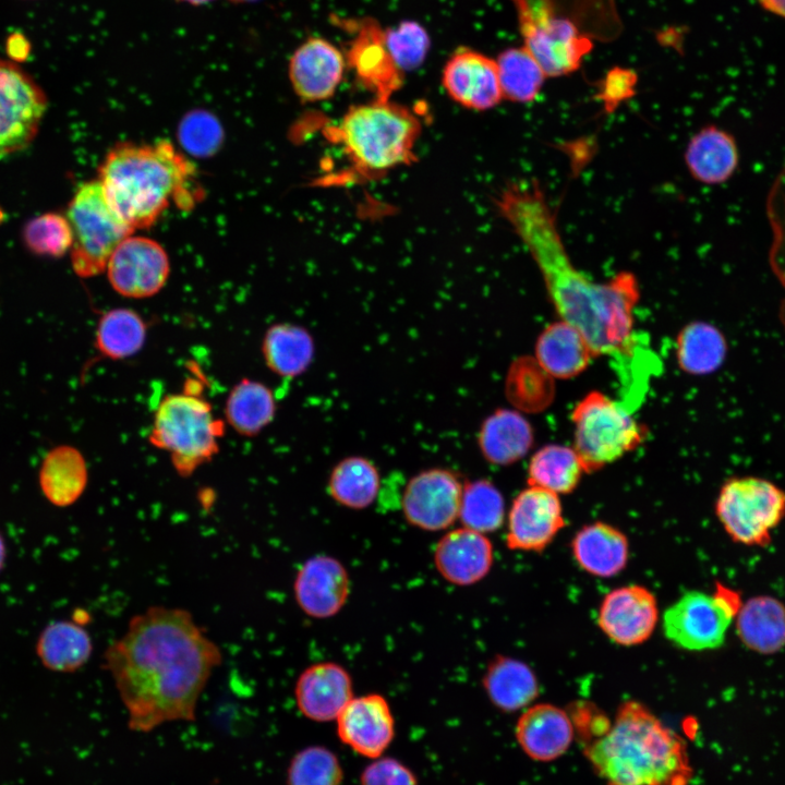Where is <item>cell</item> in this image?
Wrapping results in <instances>:
<instances>
[{
	"instance_id": "cell-1",
	"label": "cell",
	"mask_w": 785,
	"mask_h": 785,
	"mask_svg": "<svg viewBox=\"0 0 785 785\" xmlns=\"http://www.w3.org/2000/svg\"><path fill=\"white\" fill-rule=\"evenodd\" d=\"M498 213L532 256L560 321L583 337L593 357L608 359L620 384V402L632 411L643 400L654 366L648 341L633 327L636 277L621 271L596 282L578 269L539 183L508 191Z\"/></svg>"
},
{
	"instance_id": "cell-2",
	"label": "cell",
	"mask_w": 785,
	"mask_h": 785,
	"mask_svg": "<svg viewBox=\"0 0 785 785\" xmlns=\"http://www.w3.org/2000/svg\"><path fill=\"white\" fill-rule=\"evenodd\" d=\"M222 662L219 645L183 608L154 605L130 618L104 652L133 732L194 721L198 698Z\"/></svg>"
},
{
	"instance_id": "cell-3",
	"label": "cell",
	"mask_w": 785,
	"mask_h": 785,
	"mask_svg": "<svg viewBox=\"0 0 785 785\" xmlns=\"http://www.w3.org/2000/svg\"><path fill=\"white\" fill-rule=\"evenodd\" d=\"M582 752L605 785H689L692 766L685 740L645 705H619L600 736Z\"/></svg>"
},
{
	"instance_id": "cell-4",
	"label": "cell",
	"mask_w": 785,
	"mask_h": 785,
	"mask_svg": "<svg viewBox=\"0 0 785 785\" xmlns=\"http://www.w3.org/2000/svg\"><path fill=\"white\" fill-rule=\"evenodd\" d=\"M98 173L109 206L133 230L154 225L172 202L189 209L198 200L194 167L167 140L118 144Z\"/></svg>"
},
{
	"instance_id": "cell-5",
	"label": "cell",
	"mask_w": 785,
	"mask_h": 785,
	"mask_svg": "<svg viewBox=\"0 0 785 785\" xmlns=\"http://www.w3.org/2000/svg\"><path fill=\"white\" fill-rule=\"evenodd\" d=\"M358 174L376 178L414 158L421 121L390 100L352 106L328 131Z\"/></svg>"
},
{
	"instance_id": "cell-6",
	"label": "cell",
	"mask_w": 785,
	"mask_h": 785,
	"mask_svg": "<svg viewBox=\"0 0 785 785\" xmlns=\"http://www.w3.org/2000/svg\"><path fill=\"white\" fill-rule=\"evenodd\" d=\"M224 432L225 422L214 416L210 403L185 391L159 401L148 440L170 455L179 475L189 476L218 454Z\"/></svg>"
},
{
	"instance_id": "cell-7",
	"label": "cell",
	"mask_w": 785,
	"mask_h": 785,
	"mask_svg": "<svg viewBox=\"0 0 785 785\" xmlns=\"http://www.w3.org/2000/svg\"><path fill=\"white\" fill-rule=\"evenodd\" d=\"M620 401L591 391L575 407V446L584 472L597 471L635 450L645 430Z\"/></svg>"
},
{
	"instance_id": "cell-8",
	"label": "cell",
	"mask_w": 785,
	"mask_h": 785,
	"mask_svg": "<svg viewBox=\"0 0 785 785\" xmlns=\"http://www.w3.org/2000/svg\"><path fill=\"white\" fill-rule=\"evenodd\" d=\"M518 13L524 48L546 77H558L579 69L593 43L552 0H512Z\"/></svg>"
},
{
	"instance_id": "cell-9",
	"label": "cell",
	"mask_w": 785,
	"mask_h": 785,
	"mask_svg": "<svg viewBox=\"0 0 785 785\" xmlns=\"http://www.w3.org/2000/svg\"><path fill=\"white\" fill-rule=\"evenodd\" d=\"M715 514L733 542L765 547L785 518V491L760 476H733L718 492Z\"/></svg>"
},
{
	"instance_id": "cell-10",
	"label": "cell",
	"mask_w": 785,
	"mask_h": 785,
	"mask_svg": "<svg viewBox=\"0 0 785 785\" xmlns=\"http://www.w3.org/2000/svg\"><path fill=\"white\" fill-rule=\"evenodd\" d=\"M67 218L73 233L72 267L83 278L106 270L117 246L134 231L111 209L98 180L80 185Z\"/></svg>"
},
{
	"instance_id": "cell-11",
	"label": "cell",
	"mask_w": 785,
	"mask_h": 785,
	"mask_svg": "<svg viewBox=\"0 0 785 785\" xmlns=\"http://www.w3.org/2000/svg\"><path fill=\"white\" fill-rule=\"evenodd\" d=\"M742 605L739 592L721 583L713 594L685 593L663 616V630L674 644L689 651L720 648Z\"/></svg>"
},
{
	"instance_id": "cell-12",
	"label": "cell",
	"mask_w": 785,
	"mask_h": 785,
	"mask_svg": "<svg viewBox=\"0 0 785 785\" xmlns=\"http://www.w3.org/2000/svg\"><path fill=\"white\" fill-rule=\"evenodd\" d=\"M47 97L16 62L0 59V156L25 148L35 137Z\"/></svg>"
},
{
	"instance_id": "cell-13",
	"label": "cell",
	"mask_w": 785,
	"mask_h": 785,
	"mask_svg": "<svg viewBox=\"0 0 785 785\" xmlns=\"http://www.w3.org/2000/svg\"><path fill=\"white\" fill-rule=\"evenodd\" d=\"M463 484L456 473L433 468L413 475L401 493L407 522L428 532L449 529L458 519Z\"/></svg>"
},
{
	"instance_id": "cell-14",
	"label": "cell",
	"mask_w": 785,
	"mask_h": 785,
	"mask_svg": "<svg viewBox=\"0 0 785 785\" xmlns=\"http://www.w3.org/2000/svg\"><path fill=\"white\" fill-rule=\"evenodd\" d=\"M106 270L111 287L119 294L144 299L162 289L169 277L170 263L158 242L129 235L110 256Z\"/></svg>"
},
{
	"instance_id": "cell-15",
	"label": "cell",
	"mask_w": 785,
	"mask_h": 785,
	"mask_svg": "<svg viewBox=\"0 0 785 785\" xmlns=\"http://www.w3.org/2000/svg\"><path fill=\"white\" fill-rule=\"evenodd\" d=\"M564 526L558 495L530 485L512 500L506 544L510 550L541 552Z\"/></svg>"
},
{
	"instance_id": "cell-16",
	"label": "cell",
	"mask_w": 785,
	"mask_h": 785,
	"mask_svg": "<svg viewBox=\"0 0 785 785\" xmlns=\"http://www.w3.org/2000/svg\"><path fill=\"white\" fill-rule=\"evenodd\" d=\"M348 23L354 28L355 36L347 50V64L375 99L389 100L402 85V72L387 49L385 31L369 17Z\"/></svg>"
},
{
	"instance_id": "cell-17",
	"label": "cell",
	"mask_w": 785,
	"mask_h": 785,
	"mask_svg": "<svg viewBox=\"0 0 785 785\" xmlns=\"http://www.w3.org/2000/svg\"><path fill=\"white\" fill-rule=\"evenodd\" d=\"M340 741L355 753L376 759L395 737V718L386 698L379 693L353 697L336 718Z\"/></svg>"
},
{
	"instance_id": "cell-18",
	"label": "cell",
	"mask_w": 785,
	"mask_h": 785,
	"mask_svg": "<svg viewBox=\"0 0 785 785\" xmlns=\"http://www.w3.org/2000/svg\"><path fill=\"white\" fill-rule=\"evenodd\" d=\"M659 607L655 596L641 585L620 587L608 592L599 608L597 624L615 643L637 645L655 629Z\"/></svg>"
},
{
	"instance_id": "cell-19",
	"label": "cell",
	"mask_w": 785,
	"mask_h": 785,
	"mask_svg": "<svg viewBox=\"0 0 785 785\" xmlns=\"http://www.w3.org/2000/svg\"><path fill=\"white\" fill-rule=\"evenodd\" d=\"M443 87L457 104L485 111L503 99L495 60L470 48H458L445 63Z\"/></svg>"
},
{
	"instance_id": "cell-20",
	"label": "cell",
	"mask_w": 785,
	"mask_h": 785,
	"mask_svg": "<svg viewBox=\"0 0 785 785\" xmlns=\"http://www.w3.org/2000/svg\"><path fill=\"white\" fill-rule=\"evenodd\" d=\"M293 592L297 604L307 616L329 618L347 603L350 594L349 573L337 558L315 555L298 570Z\"/></svg>"
},
{
	"instance_id": "cell-21",
	"label": "cell",
	"mask_w": 785,
	"mask_h": 785,
	"mask_svg": "<svg viewBox=\"0 0 785 785\" xmlns=\"http://www.w3.org/2000/svg\"><path fill=\"white\" fill-rule=\"evenodd\" d=\"M346 67L341 51L322 37H310L292 53L288 74L297 96L306 102L330 98Z\"/></svg>"
},
{
	"instance_id": "cell-22",
	"label": "cell",
	"mask_w": 785,
	"mask_h": 785,
	"mask_svg": "<svg viewBox=\"0 0 785 785\" xmlns=\"http://www.w3.org/2000/svg\"><path fill=\"white\" fill-rule=\"evenodd\" d=\"M434 566L447 582L467 587L481 581L490 572L494 551L484 533L460 527L446 532L433 552Z\"/></svg>"
},
{
	"instance_id": "cell-23",
	"label": "cell",
	"mask_w": 785,
	"mask_h": 785,
	"mask_svg": "<svg viewBox=\"0 0 785 785\" xmlns=\"http://www.w3.org/2000/svg\"><path fill=\"white\" fill-rule=\"evenodd\" d=\"M353 697L350 674L335 662L310 665L295 681L297 706L303 716L314 722L336 721Z\"/></svg>"
},
{
	"instance_id": "cell-24",
	"label": "cell",
	"mask_w": 785,
	"mask_h": 785,
	"mask_svg": "<svg viewBox=\"0 0 785 785\" xmlns=\"http://www.w3.org/2000/svg\"><path fill=\"white\" fill-rule=\"evenodd\" d=\"M575 733L569 713L551 703L527 708L515 728L521 750L538 762H552L564 756L573 741Z\"/></svg>"
},
{
	"instance_id": "cell-25",
	"label": "cell",
	"mask_w": 785,
	"mask_h": 785,
	"mask_svg": "<svg viewBox=\"0 0 785 785\" xmlns=\"http://www.w3.org/2000/svg\"><path fill=\"white\" fill-rule=\"evenodd\" d=\"M684 159L696 181L715 185L726 182L734 174L739 153L728 132L716 125H706L691 136Z\"/></svg>"
},
{
	"instance_id": "cell-26",
	"label": "cell",
	"mask_w": 785,
	"mask_h": 785,
	"mask_svg": "<svg viewBox=\"0 0 785 785\" xmlns=\"http://www.w3.org/2000/svg\"><path fill=\"white\" fill-rule=\"evenodd\" d=\"M736 633L748 650L763 655L785 648V604L772 595L742 602L735 617Z\"/></svg>"
},
{
	"instance_id": "cell-27",
	"label": "cell",
	"mask_w": 785,
	"mask_h": 785,
	"mask_svg": "<svg viewBox=\"0 0 785 785\" xmlns=\"http://www.w3.org/2000/svg\"><path fill=\"white\" fill-rule=\"evenodd\" d=\"M571 551L580 568L601 578L619 573L629 557L626 535L604 522H594L580 529L572 539Z\"/></svg>"
},
{
	"instance_id": "cell-28",
	"label": "cell",
	"mask_w": 785,
	"mask_h": 785,
	"mask_svg": "<svg viewBox=\"0 0 785 785\" xmlns=\"http://www.w3.org/2000/svg\"><path fill=\"white\" fill-rule=\"evenodd\" d=\"M35 651L47 669L73 673L90 659L93 642L88 631L76 620H55L40 631Z\"/></svg>"
},
{
	"instance_id": "cell-29",
	"label": "cell",
	"mask_w": 785,
	"mask_h": 785,
	"mask_svg": "<svg viewBox=\"0 0 785 785\" xmlns=\"http://www.w3.org/2000/svg\"><path fill=\"white\" fill-rule=\"evenodd\" d=\"M482 685L490 701L508 713L528 708L539 695L532 669L526 663L504 655L490 662Z\"/></svg>"
},
{
	"instance_id": "cell-30",
	"label": "cell",
	"mask_w": 785,
	"mask_h": 785,
	"mask_svg": "<svg viewBox=\"0 0 785 785\" xmlns=\"http://www.w3.org/2000/svg\"><path fill=\"white\" fill-rule=\"evenodd\" d=\"M535 357L541 369L557 378L579 375L593 357L583 337L569 324L559 321L539 336Z\"/></svg>"
},
{
	"instance_id": "cell-31",
	"label": "cell",
	"mask_w": 785,
	"mask_h": 785,
	"mask_svg": "<svg viewBox=\"0 0 785 785\" xmlns=\"http://www.w3.org/2000/svg\"><path fill=\"white\" fill-rule=\"evenodd\" d=\"M88 469L78 449L61 445L51 449L39 470V486L46 499L57 507L73 505L84 493Z\"/></svg>"
},
{
	"instance_id": "cell-32",
	"label": "cell",
	"mask_w": 785,
	"mask_h": 785,
	"mask_svg": "<svg viewBox=\"0 0 785 785\" xmlns=\"http://www.w3.org/2000/svg\"><path fill=\"white\" fill-rule=\"evenodd\" d=\"M533 432L529 422L518 412L499 409L482 423L479 447L484 458L497 466L521 459L531 448Z\"/></svg>"
},
{
	"instance_id": "cell-33",
	"label": "cell",
	"mask_w": 785,
	"mask_h": 785,
	"mask_svg": "<svg viewBox=\"0 0 785 785\" xmlns=\"http://www.w3.org/2000/svg\"><path fill=\"white\" fill-rule=\"evenodd\" d=\"M314 340L302 326L292 323L271 325L262 341V354L267 367L283 378L303 374L314 358Z\"/></svg>"
},
{
	"instance_id": "cell-34",
	"label": "cell",
	"mask_w": 785,
	"mask_h": 785,
	"mask_svg": "<svg viewBox=\"0 0 785 785\" xmlns=\"http://www.w3.org/2000/svg\"><path fill=\"white\" fill-rule=\"evenodd\" d=\"M276 401L264 383L242 378L230 390L225 403L226 422L240 435L253 437L274 419Z\"/></svg>"
},
{
	"instance_id": "cell-35",
	"label": "cell",
	"mask_w": 785,
	"mask_h": 785,
	"mask_svg": "<svg viewBox=\"0 0 785 785\" xmlns=\"http://www.w3.org/2000/svg\"><path fill=\"white\" fill-rule=\"evenodd\" d=\"M327 490L330 497L343 507L355 510L367 508L381 490L378 469L364 457H347L333 468Z\"/></svg>"
},
{
	"instance_id": "cell-36",
	"label": "cell",
	"mask_w": 785,
	"mask_h": 785,
	"mask_svg": "<svg viewBox=\"0 0 785 785\" xmlns=\"http://www.w3.org/2000/svg\"><path fill=\"white\" fill-rule=\"evenodd\" d=\"M727 349V341L718 328L710 323L695 322L678 335L677 361L691 375H706L723 365Z\"/></svg>"
},
{
	"instance_id": "cell-37",
	"label": "cell",
	"mask_w": 785,
	"mask_h": 785,
	"mask_svg": "<svg viewBox=\"0 0 785 785\" xmlns=\"http://www.w3.org/2000/svg\"><path fill=\"white\" fill-rule=\"evenodd\" d=\"M583 472L582 462L573 448L546 445L532 456L528 482L557 495L568 494L577 487Z\"/></svg>"
},
{
	"instance_id": "cell-38",
	"label": "cell",
	"mask_w": 785,
	"mask_h": 785,
	"mask_svg": "<svg viewBox=\"0 0 785 785\" xmlns=\"http://www.w3.org/2000/svg\"><path fill=\"white\" fill-rule=\"evenodd\" d=\"M147 327L142 316L130 309H112L98 321L95 346L110 360H123L136 354L144 346Z\"/></svg>"
},
{
	"instance_id": "cell-39",
	"label": "cell",
	"mask_w": 785,
	"mask_h": 785,
	"mask_svg": "<svg viewBox=\"0 0 785 785\" xmlns=\"http://www.w3.org/2000/svg\"><path fill=\"white\" fill-rule=\"evenodd\" d=\"M496 63L503 98L529 104L539 97L546 75L524 47L504 50Z\"/></svg>"
},
{
	"instance_id": "cell-40",
	"label": "cell",
	"mask_w": 785,
	"mask_h": 785,
	"mask_svg": "<svg viewBox=\"0 0 785 785\" xmlns=\"http://www.w3.org/2000/svg\"><path fill=\"white\" fill-rule=\"evenodd\" d=\"M504 519V497L491 481L479 479L463 485L459 510L462 527L486 534L499 529Z\"/></svg>"
},
{
	"instance_id": "cell-41",
	"label": "cell",
	"mask_w": 785,
	"mask_h": 785,
	"mask_svg": "<svg viewBox=\"0 0 785 785\" xmlns=\"http://www.w3.org/2000/svg\"><path fill=\"white\" fill-rule=\"evenodd\" d=\"M342 780L337 754L319 745L298 751L287 770V785H341Z\"/></svg>"
},
{
	"instance_id": "cell-42",
	"label": "cell",
	"mask_w": 785,
	"mask_h": 785,
	"mask_svg": "<svg viewBox=\"0 0 785 785\" xmlns=\"http://www.w3.org/2000/svg\"><path fill=\"white\" fill-rule=\"evenodd\" d=\"M23 240L33 253L58 257L71 249L73 233L67 217L47 213L26 224Z\"/></svg>"
},
{
	"instance_id": "cell-43",
	"label": "cell",
	"mask_w": 785,
	"mask_h": 785,
	"mask_svg": "<svg viewBox=\"0 0 785 785\" xmlns=\"http://www.w3.org/2000/svg\"><path fill=\"white\" fill-rule=\"evenodd\" d=\"M768 218L772 230L770 264L785 290V166L777 174L768 196ZM778 316L785 329V294L780 304Z\"/></svg>"
},
{
	"instance_id": "cell-44",
	"label": "cell",
	"mask_w": 785,
	"mask_h": 785,
	"mask_svg": "<svg viewBox=\"0 0 785 785\" xmlns=\"http://www.w3.org/2000/svg\"><path fill=\"white\" fill-rule=\"evenodd\" d=\"M385 43L402 73L419 68L431 46L426 29L414 21H402L396 27L385 29Z\"/></svg>"
},
{
	"instance_id": "cell-45",
	"label": "cell",
	"mask_w": 785,
	"mask_h": 785,
	"mask_svg": "<svg viewBox=\"0 0 785 785\" xmlns=\"http://www.w3.org/2000/svg\"><path fill=\"white\" fill-rule=\"evenodd\" d=\"M224 133L218 120L208 111L193 110L185 114L178 128L181 146L191 155L207 157L217 152Z\"/></svg>"
},
{
	"instance_id": "cell-46",
	"label": "cell",
	"mask_w": 785,
	"mask_h": 785,
	"mask_svg": "<svg viewBox=\"0 0 785 785\" xmlns=\"http://www.w3.org/2000/svg\"><path fill=\"white\" fill-rule=\"evenodd\" d=\"M360 785H418L413 771L396 758L373 759L360 775Z\"/></svg>"
},
{
	"instance_id": "cell-47",
	"label": "cell",
	"mask_w": 785,
	"mask_h": 785,
	"mask_svg": "<svg viewBox=\"0 0 785 785\" xmlns=\"http://www.w3.org/2000/svg\"><path fill=\"white\" fill-rule=\"evenodd\" d=\"M637 82L635 71L621 67L613 68L601 81L596 96L611 112L636 94Z\"/></svg>"
},
{
	"instance_id": "cell-48",
	"label": "cell",
	"mask_w": 785,
	"mask_h": 785,
	"mask_svg": "<svg viewBox=\"0 0 785 785\" xmlns=\"http://www.w3.org/2000/svg\"><path fill=\"white\" fill-rule=\"evenodd\" d=\"M5 49L11 61H21L27 58L31 44L23 34L14 33L8 36Z\"/></svg>"
},
{
	"instance_id": "cell-49",
	"label": "cell",
	"mask_w": 785,
	"mask_h": 785,
	"mask_svg": "<svg viewBox=\"0 0 785 785\" xmlns=\"http://www.w3.org/2000/svg\"><path fill=\"white\" fill-rule=\"evenodd\" d=\"M764 9L785 17V0H757Z\"/></svg>"
},
{
	"instance_id": "cell-50",
	"label": "cell",
	"mask_w": 785,
	"mask_h": 785,
	"mask_svg": "<svg viewBox=\"0 0 785 785\" xmlns=\"http://www.w3.org/2000/svg\"><path fill=\"white\" fill-rule=\"evenodd\" d=\"M7 555H8V551H7L5 540H4L3 535L0 533V572L4 568Z\"/></svg>"
},
{
	"instance_id": "cell-51",
	"label": "cell",
	"mask_w": 785,
	"mask_h": 785,
	"mask_svg": "<svg viewBox=\"0 0 785 785\" xmlns=\"http://www.w3.org/2000/svg\"><path fill=\"white\" fill-rule=\"evenodd\" d=\"M176 2L192 5V7H201L208 4L213 2L214 0H174Z\"/></svg>"
},
{
	"instance_id": "cell-52",
	"label": "cell",
	"mask_w": 785,
	"mask_h": 785,
	"mask_svg": "<svg viewBox=\"0 0 785 785\" xmlns=\"http://www.w3.org/2000/svg\"><path fill=\"white\" fill-rule=\"evenodd\" d=\"M228 1L231 3H234V4H246V3L256 2L258 0H228Z\"/></svg>"
}]
</instances>
